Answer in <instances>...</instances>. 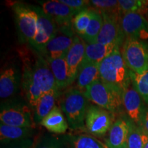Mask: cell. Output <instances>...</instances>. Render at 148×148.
<instances>
[{"label":"cell","mask_w":148,"mask_h":148,"mask_svg":"<svg viewBox=\"0 0 148 148\" xmlns=\"http://www.w3.org/2000/svg\"><path fill=\"white\" fill-rule=\"evenodd\" d=\"M120 23L125 38L142 41L148 39V20L143 14L137 12L123 14Z\"/></svg>","instance_id":"4fadbf2b"},{"label":"cell","mask_w":148,"mask_h":148,"mask_svg":"<svg viewBox=\"0 0 148 148\" xmlns=\"http://www.w3.org/2000/svg\"><path fill=\"white\" fill-rule=\"evenodd\" d=\"M112 112L97 105H88L85 118V125L90 134L103 136L110 130L113 124Z\"/></svg>","instance_id":"9c48e42d"},{"label":"cell","mask_w":148,"mask_h":148,"mask_svg":"<svg viewBox=\"0 0 148 148\" xmlns=\"http://www.w3.org/2000/svg\"><path fill=\"white\" fill-rule=\"evenodd\" d=\"M60 1L71 8L77 14L84 9L88 8V6L90 5V1L86 0H60Z\"/></svg>","instance_id":"1f68e13d"},{"label":"cell","mask_w":148,"mask_h":148,"mask_svg":"<svg viewBox=\"0 0 148 148\" xmlns=\"http://www.w3.org/2000/svg\"><path fill=\"white\" fill-rule=\"evenodd\" d=\"M60 96L58 88L51 90L44 93L37 101L33 108V118L35 123H40L56 106V101Z\"/></svg>","instance_id":"ac0fdd59"},{"label":"cell","mask_w":148,"mask_h":148,"mask_svg":"<svg viewBox=\"0 0 148 148\" xmlns=\"http://www.w3.org/2000/svg\"><path fill=\"white\" fill-rule=\"evenodd\" d=\"M22 69L15 62L7 63L0 73V97L8 99L17 92L21 85Z\"/></svg>","instance_id":"8fae6325"},{"label":"cell","mask_w":148,"mask_h":148,"mask_svg":"<svg viewBox=\"0 0 148 148\" xmlns=\"http://www.w3.org/2000/svg\"><path fill=\"white\" fill-rule=\"evenodd\" d=\"M83 92L88 100L112 113L119 110L123 104V95L121 92L105 84L101 79L92 82Z\"/></svg>","instance_id":"5b68a950"},{"label":"cell","mask_w":148,"mask_h":148,"mask_svg":"<svg viewBox=\"0 0 148 148\" xmlns=\"http://www.w3.org/2000/svg\"><path fill=\"white\" fill-rule=\"evenodd\" d=\"M21 87L32 109L44 93L58 88L47 59L32 49L22 56Z\"/></svg>","instance_id":"6da1fadb"},{"label":"cell","mask_w":148,"mask_h":148,"mask_svg":"<svg viewBox=\"0 0 148 148\" xmlns=\"http://www.w3.org/2000/svg\"><path fill=\"white\" fill-rule=\"evenodd\" d=\"M31 107L19 99H12L1 104L0 121L11 126L35 128Z\"/></svg>","instance_id":"8992f818"},{"label":"cell","mask_w":148,"mask_h":148,"mask_svg":"<svg viewBox=\"0 0 148 148\" xmlns=\"http://www.w3.org/2000/svg\"><path fill=\"white\" fill-rule=\"evenodd\" d=\"M12 9L20 42L29 43L38 31V16L34 5L22 2H13Z\"/></svg>","instance_id":"277c9868"},{"label":"cell","mask_w":148,"mask_h":148,"mask_svg":"<svg viewBox=\"0 0 148 148\" xmlns=\"http://www.w3.org/2000/svg\"><path fill=\"white\" fill-rule=\"evenodd\" d=\"M103 25V16L99 11L92 8V17L86 32L79 36L87 44L95 43Z\"/></svg>","instance_id":"d4e9b609"},{"label":"cell","mask_w":148,"mask_h":148,"mask_svg":"<svg viewBox=\"0 0 148 148\" xmlns=\"http://www.w3.org/2000/svg\"><path fill=\"white\" fill-rule=\"evenodd\" d=\"M88 99L84 92L77 88L66 90L59 99V107L65 114L71 129L83 128L88 106Z\"/></svg>","instance_id":"3957f363"},{"label":"cell","mask_w":148,"mask_h":148,"mask_svg":"<svg viewBox=\"0 0 148 148\" xmlns=\"http://www.w3.org/2000/svg\"><path fill=\"white\" fill-rule=\"evenodd\" d=\"M40 124L49 132L55 134H63L68 129V122L58 106H54L53 110L42 120Z\"/></svg>","instance_id":"44dd1931"},{"label":"cell","mask_w":148,"mask_h":148,"mask_svg":"<svg viewBox=\"0 0 148 148\" xmlns=\"http://www.w3.org/2000/svg\"><path fill=\"white\" fill-rule=\"evenodd\" d=\"M129 120L119 118L114 121L105 139L108 148H127Z\"/></svg>","instance_id":"e0dca14e"},{"label":"cell","mask_w":148,"mask_h":148,"mask_svg":"<svg viewBox=\"0 0 148 148\" xmlns=\"http://www.w3.org/2000/svg\"><path fill=\"white\" fill-rule=\"evenodd\" d=\"M131 84L142 99L148 105V70L142 73H136L130 70Z\"/></svg>","instance_id":"484cf974"},{"label":"cell","mask_w":148,"mask_h":148,"mask_svg":"<svg viewBox=\"0 0 148 148\" xmlns=\"http://www.w3.org/2000/svg\"><path fill=\"white\" fill-rule=\"evenodd\" d=\"M120 12L121 15L127 13L137 12L145 16L147 14L148 1L142 0H119Z\"/></svg>","instance_id":"4316f807"},{"label":"cell","mask_w":148,"mask_h":148,"mask_svg":"<svg viewBox=\"0 0 148 148\" xmlns=\"http://www.w3.org/2000/svg\"><path fill=\"white\" fill-rule=\"evenodd\" d=\"M38 16V31L34 39L29 43L31 49L41 53L48 42L58 30V27L50 16L46 14L41 8L35 6Z\"/></svg>","instance_id":"30bf717a"},{"label":"cell","mask_w":148,"mask_h":148,"mask_svg":"<svg viewBox=\"0 0 148 148\" xmlns=\"http://www.w3.org/2000/svg\"><path fill=\"white\" fill-rule=\"evenodd\" d=\"M122 99L123 107L130 120L140 126V120L145 107L139 93L132 86H130L123 93Z\"/></svg>","instance_id":"2e32d148"},{"label":"cell","mask_w":148,"mask_h":148,"mask_svg":"<svg viewBox=\"0 0 148 148\" xmlns=\"http://www.w3.org/2000/svg\"><path fill=\"white\" fill-rule=\"evenodd\" d=\"M38 3L46 14L49 16L60 27H72V23L76 12L71 8L60 2V0L40 1Z\"/></svg>","instance_id":"5bb4252c"},{"label":"cell","mask_w":148,"mask_h":148,"mask_svg":"<svg viewBox=\"0 0 148 148\" xmlns=\"http://www.w3.org/2000/svg\"><path fill=\"white\" fill-rule=\"evenodd\" d=\"M148 142V133L141 126L129 120L127 148H144Z\"/></svg>","instance_id":"cb8c5ba5"},{"label":"cell","mask_w":148,"mask_h":148,"mask_svg":"<svg viewBox=\"0 0 148 148\" xmlns=\"http://www.w3.org/2000/svg\"><path fill=\"white\" fill-rule=\"evenodd\" d=\"M34 148H65V147L58 138L47 135L40 138Z\"/></svg>","instance_id":"4dcf8cb0"},{"label":"cell","mask_w":148,"mask_h":148,"mask_svg":"<svg viewBox=\"0 0 148 148\" xmlns=\"http://www.w3.org/2000/svg\"><path fill=\"white\" fill-rule=\"evenodd\" d=\"M122 57L127 68L136 73L148 70V45L142 40L125 38L122 49Z\"/></svg>","instance_id":"52a82bcc"},{"label":"cell","mask_w":148,"mask_h":148,"mask_svg":"<svg viewBox=\"0 0 148 148\" xmlns=\"http://www.w3.org/2000/svg\"><path fill=\"white\" fill-rule=\"evenodd\" d=\"M65 56L56 59H47L59 90L66 88L71 84L68 75Z\"/></svg>","instance_id":"603a6c76"},{"label":"cell","mask_w":148,"mask_h":148,"mask_svg":"<svg viewBox=\"0 0 148 148\" xmlns=\"http://www.w3.org/2000/svg\"><path fill=\"white\" fill-rule=\"evenodd\" d=\"M90 5L101 14L121 16L119 1L116 0H91L90 1Z\"/></svg>","instance_id":"f1b7e54d"},{"label":"cell","mask_w":148,"mask_h":148,"mask_svg":"<svg viewBox=\"0 0 148 148\" xmlns=\"http://www.w3.org/2000/svg\"><path fill=\"white\" fill-rule=\"evenodd\" d=\"M144 148H148V142H147V143L145 145V147H144Z\"/></svg>","instance_id":"e575fe53"},{"label":"cell","mask_w":148,"mask_h":148,"mask_svg":"<svg viewBox=\"0 0 148 148\" xmlns=\"http://www.w3.org/2000/svg\"><path fill=\"white\" fill-rule=\"evenodd\" d=\"M147 15V19L148 20V8H147V14H146Z\"/></svg>","instance_id":"d590c367"},{"label":"cell","mask_w":148,"mask_h":148,"mask_svg":"<svg viewBox=\"0 0 148 148\" xmlns=\"http://www.w3.org/2000/svg\"><path fill=\"white\" fill-rule=\"evenodd\" d=\"M118 48L121 47L114 44L104 45L97 42L92 44L86 43L84 58L82 62L100 64L101 62Z\"/></svg>","instance_id":"d6986e66"},{"label":"cell","mask_w":148,"mask_h":148,"mask_svg":"<svg viewBox=\"0 0 148 148\" xmlns=\"http://www.w3.org/2000/svg\"><path fill=\"white\" fill-rule=\"evenodd\" d=\"M99 77L105 84L123 95L131 84L130 69L122 57L121 48L114 50L99 64Z\"/></svg>","instance_id":"7a4b0ae2"},{"label":"cell","mask_w":148,"mask_h":148,"mask_svg":"<svg viewBox=\"0 0 148 148\" xmlns=\"http://www.w3.org/2000/svg\"><path fill=\"white\" fill-rule=\"evenodd\" d=\"M73 148H106L101 142L88 135H79L72 139Z\"/></svg>","instance_id":"f546056e"},{"label":"cell","mask_w":148,"mask_h":148,"mask_svg":"<svg viewBox=\"0 0 148 148\" xmlns=\"http://www.w3.org/2000/svg\"><path fill=\"white\" fill-rule=\"evenodd\" d=\"M76 86L79 90H84L96 80L100 79L99 64L92 62H82L78 70Z\"/></svg>","instance_id":"ffe728a7"},{"label":"cell","mask_w":148,"mask_h":148,"mask_svg":"<svg viewBox=\"0 0 148 148\" xmlns=\"http://www.w3.org/2000/svg\"><path fill=\"white\" fill-rule=\"evenodd\" d=\"M92 17V8L84 9L74 16L72 27L77 36H82L86 32Z\"/></svg>","instance_id":"83f0119b"},{"label":"cell","mask_w":148,"mask_h":148,"mask_svg":"<svg viewBox=\"0 0 148 148\" xmlns=\"http://www.w3.org/2000/svg\"><path fill=\"white\" fill-rule=\"evenodd\" d=\"M34 129L32 127L11 126L1 123L0 124V139L1 143L5 144L32 138L34 133Z\"/></svg>","instance_id":"7402d4cb"},{"label":"cell","mask_w":148,"mask_h":148,"mask_svg":"<svg viewBox=\"0 0 148 148\" xmlns=\"http://www.w3.org/2000/svg\"><path fill=\"white\" fill-rule=\"evenodd\" d=\"M103 16V25L98 35L96 42L104 44H114L122 47L125 40V36L122 31L120 19L121 16L101 14Z\"/></svg>","instance_id":"7c38bea8"},{"label":"cell","mask_w":148,"mask_h":148,"mask_svg":"<svg viewBox=\"0 0 148 148\" xmlns=\"http://www.w3.org/2000/svg\"><path fill=\"white\" fill-rule=\"evenodd\" d=\"M73 27H60L40 53L46 59H56L66 55L73 44Z\"/></svg>","instance_id":"ba28073f"},{"label":"cell","mask_w":148,"mask_h":148,"mask_svg":"<svg viewBox=\"0 0 148 148\" xmlns=\"http://www.w3.org/2000/svg\"><path fill=\"white\" fill-rule=\"evenodd\" d=\"M140 126L148 133V107H145L140 120Z\"/></svg>","instance_id":"836d02e7"},{"label":"cell","mask_w":148,"mask_h":148,"mask_svg":"<svg viewBox=\"0 0 148 148\" xmlns=\"http://www.w3.org/2000/svg\"><path fill=\"white\" fill-rule=\"evenodd\" d=\"M34 146L32 138H29L3 144L2 148H34Z\"/></svg>","instance_id":"d6a6232c"},{"label":"cell","mask_w":148,"mask_h":148,"mask_svg":"<svg viewBox=\"0 0 148 148\" xmlns=\"http://www.w3.org/2000/svg\"><path fill=\"white\" fill-rule=\"evenodd\" d=\"M86 45V42L76 35L65 56L68 75L71 84L77 78L79 66L82 64L84 58Z\"/></svg>","instance_id":"9a60e30c"}]
</instances>
